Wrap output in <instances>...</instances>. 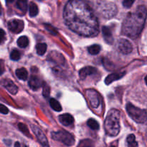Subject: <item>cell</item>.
<instances>
[{"label": "cell", "mask_w": 147, "mask_h": 147, "mask_svg": "<svg viewBox=\"0 0 147 147\" xmlns=\"http://www.w3.org/2000/svg\"><path fill=\"white\" fill-rule=\"evenodd\" d=\"M63 19L70 30L83 37H95L99 33V23L88 3L80 0L69 1L63 10Z\"/></svg>", "instance_id": "6da1fadb"}, {"label": "cell", "mask_w": 147, "mask_h": 147, "mask_svg": "<svg viewBox=\"0 0 147 147\" xmlns=\"http://www.w3.org/2000/svg\"><path fill=\"white\" fill-rule=\"evenodd\" d=\"M146 18V7L138 6L134 11L129 13L126 16L122 25V34L132 39L138 37L143 30Z\"/></svg>", "instance_id": "7a4b0ae2"}, {"label": "cell", "mask_w": 147, "mask_h": 147, "mask_svg": "<svg viewBox=\"0 0 147 147\" xmlns=\"http://www.w3.org/2000/svg\"><path fill=\"white\" fill-rule=\"evenodd\" d=\"M104 129L106 134L110 136H116L120 132V111L111 109L109 111L105 120Z\"/></svg>", "instance_id": "3957f363"}, {"label": "cell", "mask_w": 147, "mask_h": 147, "mask_svg": "<svg viewBox=\"0 0 147 147\" xmlns=\"http://www.w3.org/2000/svg\"><path fill=\"white\" fill-rule=\"evenodd\" d=\"M126 111L129 116L138 123H144L146 121V111L136 107L131 103L126 105Z\"/></svg>", "instance_id": "277c9868"}, {"label": "cell", "mask_w": 147, "mask_h": 147, "mask_svg": "<svg viewBox=\"0 0 147 147\" xmlns=\"http://www.w3.org/2000/svg\"><path fill=\"white\" fill-rule=\"evenodd\" d=\"M51 136L53 139L62 142L66 146H72L75 143V139L71 134L65 130L58 131L56 132H52Z\"/></svg>", "instance_id": "5b68a950"}, {"label": "cell", "mask_w": 147, "mask_h": 147, "mask_svg": "<svg viewBox=\"0 0 147 147\" xmlns=\"http://www.w3.org/2000/svg\"><path fill=\"white\" fill-rule=\"evenodd\" d=\"M100 4L101 5L99 7L100 14L105 18H111L117 14V8L114 3L103 1V2H100Z\"/></svg>", "instance_id": "8992f818"}, {"label": "cell", "mask_w": 147, "mask_h": 147, "mask_svg": "<svg viewBox=\"0 0 147 147\" xmlns=\"http://www.w3.org/2000/svg\"><path fill=\"white\" fill-rule=\"evenodd\" d=\"M86 96L90 104L93 109H98L100 105V97L99 93L93 89L86 90Z\"/></svg>", "instance_id": "52a82bcc"}, {"label": "cell", "mask_w": 147, "mask_h": 147, "mask_svg": "<svg viewBox=\"0 0 147 147\" xmlns=\"http://www.w3.org/2000/svg\"><path fill=\"white\" fill-rule=\"evenodd\" d=\"M24 27V22L22 20H17V19H13L10 20L8 22V28L11 32L18 34L23 30Z\"/></svg>", "instance_id": "ba28073f"}, {"label": "cell", "mask_w": 147, "mask_h": 147, "mask_svg": "<svg viewBox=\"0 0 147 147\" xmlns=\"http://www.w3.org/2000/svg\"><path fill=\"white\" fill-rule=\"evenodd\" d=\"M117 48L122 54L128 55L133 50V45L129 40L120 39L117 42Z\"/></svg>", "instance_id": "9c48e42d"}, {"label": "cell", "mask_w": 147, "mask_h": 147, "mask_svg": "<svg viewBox=\"0 0 147 147\" xmlns=\"http://www.w3.org/2000/svg\"><path fill=\"white\" fill-rule=\"evenodd\" d=\"M32 131L34 132V135H35L36 137L37 138V140L40 142V144L42 145V146L50 147L47 137H46L45 135L44 134V133L42 131L41 129H39V128L37 127L36 126H32Z\"/></svg>", "instance_id": "30bf717a"}, {"label": "cell", "mask_w": 147, "mask_h": 147, "mask_svg": "<svg viewBox=\"0 0 147 147\" xmlns=\"http://www.w3.org/2000/svg\"><path fill=\"white\" fill-rule=\"evenodd\" d=\"M47 60L51 63L63 65L65 63V59L64 56L57 51H52L47 56Z\"/></svg>", "instance_id": "8fae6325"}, {"label": "cell", "mask_w": 147, "mask_h": 147, "mask_svg": "<svg viewBox=\"0 0 147 147\" xmlns=\"http://www.w3.org/2000/svg\"><path fill=\"white\" fill-rule=\"evenodd\" d=\"M96 73H97V69L96 67L88 66V67H83L79 71V76H80V79L85 80L88 76L95 75Z\"/></svg>", "instance_id": "7c38bea8"}, {"label": "cell", "mask_w": 147, "mask_h": 147, "mask_svg": "<svg viewBox=\"0 0 147 147\" xmlns=\"http://www.w3.org/2000/svg\"><path fill=\"white\" fill-rule=\"evenodd\" d=\"M42 82L41 81V80L40 79V78L37 77V76H32L30 77V80H29L28 84L30 86V88L33 90H37L40 88L42 87Z\"/></svg>", "instance_id": "4fadbf2b"}, {"label": "cell", "mask_w": 147, "mask_h": 147, "mask_svg": "<svg viewBox=\"0 0 147 147\" xmlns=\"http://www.w3.org/2000/svg\"><path fill=\"white\" fill-rule=\"evenodd\" d=\"M1 83L3 86L11 94L15 95L18 92V88L11 80H4Z\"/></svg>", "instance_id": "5bb4252c"}, {"label": "cell", "mask_w": 147, "mask_h": 147, "mask_svg": "<svg viewBox=\"0 0 147 147\" xmlns=\"http://www.w3.org/2000/svg\"><path fill=\"white\" fill-rule=\"evenodd\" d=\"M59 121L63 126H68L73 124L74 119L73 117L70 114V113H64L59 116Z\"/></svg>", "instance_id": "9a60e30c"}, {"label": "cell", "mask_w": 147, "mask_h": 147, "mask_svg": "<svg viewBox=\"0 0 147 147\" xmlns=\"http://www.w3.org/2000/svg\"><path fill=\"white\" fill-rule=\"evenodd\" d=\"M125 74H126L125 72H122V73H113V74L109 75V76H107V77L106 78L105 83H106V85H110L111 83H113V82L122 78L124 76Z\"/></svg>", "instance_id": "2e32d148"}, {"label": "cell", "mask_w": 147, "mask_h": 147, "mask_svg": "<svg viewBox=\"0 0 147 147\" xmlns=\"http://www.w3.org/2000/svg\"><path fill=\"white\" fill-rule=\"evenodd\" d=\"M102 32H103V37H104L106 42L108 44L111 45L113 42V37L110 27H106V26L103 27V28H102Z\"/></svg>", "instance_id": "e0dca14e"}, {"label": "cell", "mask_w": 147, "mask_h": 147, "mask_svg": "<svg viewBox=\"0 0 147 147\" xmlns=\"http://www.w3.org/2000/svg\"><path fill=\"white\" fill-rule=\"evenodd\" d=\"M16 76H17L20 80H23V81H25L27 80V77H28V73H27V70L24 67H22V68H19L17 70H16L15 71Z\"/></svg>", "instance_id": "ac0fdd59"}, {"label": "cell", "mask_w": 147, "mask_h": 147, "mask_svg": "<svg viewBox=\"0 0 147 147\" xmlns=\"http://www.w3.org/2000/svg\"><path fill=\"white\" fill-rule=\"evenodd\" d=\"M50 106L52 109L55 111H62V106L60 104L58 101L55 98H50Z\"/></svg>", "instance_id": "d6986e66"}, {"label": "cell", "mask_w": 147, "mask_h": 147, "mask_svg": "<svg viewBox=\"0 0 147 147\" xmlns=\"http://www.w3.org/2000/svg\"><path fill=\"white\" fill-rule=\"evenodd\" d=\"M17 45L21 48H25L29 45V39L26 36H22L17 40Z\"/></svg>", "instance_id": "ffe728a7"}, {"label": "cell", "mask_w": 147, "mask_h": 147, "mask_svg": "<svg viewBox=\"0 0 147 147\" xmlns=\"http://www.w3.org/2000/svg\"><path fill=\"white\" fill-rule=\"evenodd\" d=\"M29 14L31 17H34L38 14V7L37 4L34 2H31L30 4V8H29Z\"/></svg>", "instance_id": "44dd1931"}, {"label": "cell", "mask_w": 147, "mask_h": 147, "mask_svg": "<svg viewBox=\"0 0 147 147\" xmlns=\"http://www.w3.org/2000/svg\"><path fill=\"white\" fill-rule=\"evenodd\" d=\"M87 125L92 130H98L99 128H100V125H99L98 122L95 120L94 119H88L87 122Z\"/></svg>", "instance_id": "7402d4cb"}, {"label": "cell", "mask_w": 147, "mask_h": 147, "mask_svg": "<svg viewBox=\"0 0 147 147\" xmlns=\"http://www.w3.org/2000/svg\"><path fill=\"white\" fill-rule=\"evenodd\" d=\"M47 45L45 43H39L36 46L37 53L39 55H43L47 51Z\"/></svg>", "instance_id": "603a6c76"}, {"label": "cell", "mask_w": 147, "mask_h": 147, "mask_svg": "<svg viewBox=\"0 0 147 147\" xmlns=\"http://www.w3.org/2000/svg\"><path fill=\"white\" fill-rule=\"evenodd\" d=\"M100 50H101V47L99 45H93L88 47V53L90 55H96L100 53Z\"/></svg>", "instance_id": "cb8c5ba5"}, {"label": "cell", "mask_w": 147, "mask_h": 147, "mask_svg": "<svg viewBox=\"0 0 147 147\" xmlns=\"http://www.w3.org/2000/svg\"><path fill=\"white\" fill-rule=\"evenodd\" d=\"M128 147H139L138 144L136 141V137L134 134H130L127 137Z\"/></svg>", "instance_id": "d4e9b609"}, {"label": "cell", "mask_w": 147, "mask_h": 147, "mask_svg": "<svg viewBox=\"0 0 147 147\" xmlns=\"http://www.w3.org/2000/svg\"><path fill=\"white\" fill-rule=\"evenodd\" d=\"M16 7L20 11L25 12L27 8V1H23V0H20L16 2Z\"/></svg>", "instance_id": "484cf974"}, {"label": "cell", "mask_w": 147, "mask_h": 147, "mask_svg": "<svg viewBox=\"0 0 147 147\" xmlns=\"http://www.w3.org/2000/svg\"><path fill=\"white\" fill-rule=\"evenodd\" d=\"M77 147H93V143L90 139H84L78 144Z\"/></svg>", "instance_id": "4316f807"}, {"label": "cell", "mask_w": 147, "mask_h": 147, "mask_svg": "<svg viewBox=\"0 0 147 147\" xmlns=\"http://www.w3.org/2000/svg\"><path fill=\"white\" fill-rule=\"evenodd\" d=\"M20 57H21V54L17 50H13L10 53V58H11V60H14V61L20 60Z\"/></svg>", "instance_id": "83f0119b"}, {"label": "cell", "mask_w": 147, "mask_h": 147, "mask_svg": "<svg viewBox=\"0 0 147 147\" xmlns=\"http://www.w3.org/2000/svg\"><path fill=\"white\" fill-rule=\"evenodd\" d=\"M42 86H43V90H42L43 96L45 98H48L50 93V86H49L47 83H45V82L42 83Z\"/></svg>", "instance_id": "f1b7e54d"}, {"label": "cell", "mask_w": 147, "mask_h": 147, "mask_svg": "<svg viewBox=\"0 0 147 147\" xmlns=\"http://www.w3.org/2000/svg\"><path fill=\"white\" fill-rule=\"evenodd\" d=\"M18 128H19V129H20V130L22 132L24 135L30 136V131H29L28 129H27V127L26 126L25 124H24V123H20L18 124Z\"/></svg>", "instance_id": "f546056e"}, {"label": "cell", "mask_w": 147, "mask_h": 147, "mask_svg": "<svg viewBox=\"0 0 147 147\" xmlns=\"http://www.w3.org/2000/svg\"><path fill=\"white\" fill-rule=\"evenodd\" d=\"M44 26L45 27V29L49 32L50 33H51L53 35H57V31L56 30V29L55 27H53V26L50 25L49 24H45Z\"/></svg>", "instance_id": "4dcf8cb0"}, {"label": "cell", "mask_w": 147, "mask_h": 147, "mask_svg": "<svg viewBox=\"0 0 147 147\" xmlns=\"http://www.w3.org/2000/svg\"><path fill=\"white\" fill-rule=\"evenodd\" d=\"M134 3V1H131V0H126L123 1V6L125 8L129 9L132 6V4Z\"/></svg>", "instance_id": "1f68e13d"}, {"label": "cell", "mask_w": 147, "mask_h": 147, "mask_svg": "<svg viewBox=\"0 0 147 147\" xmlns=\"http://www.w3.org/2000/svg\"><path fill=\"white\" fill-rule=\"evenodd\" d=\"M6 40V33L3 30L0 29V45L2 44Z\"/></svg>", "instance_id": "d6a6232c"}, {"label": "cell", "mask_w": 147, "mask_h": 147, "mask_svg": "<svg viewBox=\"0 0 147 147\" xmlns=\"http://www.w3.org/2000/svg\"><path fill=\"white\" fill-rule=\"evenodd\" d=\"M0 113L2 114H7L9 113V109L1 103H0Z\"/></svg>", "instance_id": "836d02e7"}, {"label": "cell", "mask_w": 147, "mask_h": 147, "mask_svg": "<svg viewBox=\"0 0 147 147\" xmlns=\"http://www.w3.org/2000/svg\"><path fill=\"white\" fill-rule=\"evenodd\" d=\"M14 147H20V144L19 143V142H16Z\"/></svg>", "instance_id": "e575fe53"}, {"label": "cell", "mask_w": 147, "mask_h": 147, "mask_svg": "<svg viewBox=\"0 0 147 147\" xmlns=\"http://www.w3.org/2000/svg\"><path fill=\"white\" fill-rule=\"evenodd\" d=\"M2 73H3V71L1 70V69H0V76H1V75H2Z\"/></svg>", "instance_id": "d590c367"}, {"label": "cell", "mask_w": 147, "mask_h": 147, "mask_svg": "<svg viewBox=\"0 0 147 147\" xmlns=\"http://www.w3.org/2000/svg\"><path fill=\"white\" fill-rule=\"evenodd\" d=\"M23 147H27V146H25V145H24V146H23Z\"/></svg>", "instance_id": "8d00e7d4"}, {"label": "cell", "mask_w": 147, "mask_h": 147, "mask_svg": "<svg viewBox=\"0 0 147 147\" xmlns=\"http://www.w3.org/2000/svg\"><path fill=\"white\" fill-rule=\"evenodd\" d=\"M0 14H1V8H0Z\"/></svg>", "instance_id": "74e56055"}, {"label": "cell", "mask_w": 147, "mask_h": 147, "mask_svg": "<svg viewBox=\"0 0 147 147\" xmlns=\"http://www.w3.org/2000/svg\"><path fill=\"white\" fill-rule=\"evenodd\" d=\"M111 147H116V146H111Z\"/></svg>", "instance_id": "f35d334b"}]
</instances>
